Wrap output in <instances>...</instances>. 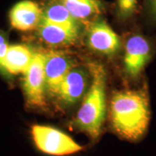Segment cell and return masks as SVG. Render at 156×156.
Instances as JSON below:
<instances>
[{
	"instance_id": "6da1fadb",
	"label": "cell",
	"mask_w": 156,
	"mask_h": 156,
	"mask_svg": "<svg viewBox=\"0 0 156 156\" xmlns=\"http://www.w3.org/2000/svg\"><path fill=\"white\" fill-rule=\"evenodd\" d=\"M110 119L114 131L123 139L132 142L141 139L151 120L147 87L114 91L111 98Z\"/></svg>"
},
{
	"instance_id": "7a4b0ae2",
	"label": "cell",
	"mask_w": 156,
	"mask_h": 156,
	"mask_svg": "<svg viewBox=\"0 0 156 156\" xmlns=\"http://www.w3.org/2000/svg\"><path fill=\"white\" fill-rule=\"evenodd\" d=\"M88 69L90 84L73 124L79 131L86 134L90 139L96 140L102 132L106 117L107 75L101 64L90 63Z\"/></svg>"
},
{
	"instance_id": "3957f363",
	"label": "cell",
	"mask_w": 156,
	"mask_h": 156,
	"mask_svg": "<svg viewBox=\"0 0 156 156\" xmlns=\"http://www.w3.org/2000/svg\"><path fill=\"white\" fill-rule=\"evenodd\" d=\"M122 48L124 74L132 80L137 79L153 58V45L144 35L132 33L123 41Z\"/></svg>"
},
{
	"instance_id": "277c9868",
	"label": "cell",
	"mask_w": 156,
	"mask_h": 156,
	"mask_svg": "<svg viewBox=\"0 0 156 156\" xmlns=\"http://www.w3.org/2000/svg\"><path fill=\"white\" fill-rule=\"evenodd\" d=\"M32 136L37 147L51 155L63 156L81 151L83 147L61 130L44 125H34Z\"/></svg>"
},
{
	"instance_id": "5b68a950",
	"label": "cell",
	"mask_w": 156,
	"mask_h": 156,
	"mask_svg": "<svg viewBox=\"0 0 156 156\" xmlns=\"http://www.w3.org/2000/svg\"><path fill=\"white\" fill-rule=\"evenodd\" d=\"M86 41L93 52L109 58L119 53L123 46L122 38L101 16L88 24Z\"/></svg>"
},
{
	"instance_id": "8992f818",
	"label": "cell",
	"mask_w": 156,
	"mask_h": 156,
	"mask_svg": "<svg viewBox=\"0 0 156 156\" xmlns=\"http://www.w3.org/2000/svg\"><path fill=\"white\" fill-rule=\"evenodd\" d=\"M44 54L46 90L55 98L64 78L78 64L73 55L62 48H51Z\"/></svg>"
},
{
	"instance_id": "52a82bcc",
	"label": "cell",
	"mask_w": 156,
	"mask_h": 156,
	"mask_svg": "<svg viewBox=\"0 0 156 156\" xmlns=\"http://www.w3.org/2000/svg\"><path fill=\"white\" fill-rule=\"evenodd\" d=\"M23 87L25 99L30 106H44L46 80L44 52L34 54L30 65L23 73Z\"/></svg>"
},
{
	"instance_id": "ba28073f",
	"label": "cell",
	"mask_w": 156,
	"mask_h": 156,
	"mask_svg": "<svg viewBox=\"0 0 156 156\" xmlns=\"http://www.w3.org/2000/svg\"><path fill=\"white\" fill-rule=\"evenodd\" d=\"M90 81L91 75L88 67L85 68L77 64L64 78L55 98L62 106H73L85 96Z\"/></svg>"
},
{
	"instance_id": "9c48e42d",
	"label": "cell",
	"mask_w": 156,
	"mask_h": 156,
	"mask_svg": "<svg viewBox=\"0 0 156 156\" xmlns=\"http://www.w3.org/2000/svg\"><path fill=\"white\" fill-rule=\"evenodd\" d=\"M43 11L36 2L23 0L9 12V22L13 28L20 31H30L37 28L42 18Z\"/></svg>"
},
{
	"instance_id": "30bf717a",
	"label": "cell",
	"mask_w": 156,
	"mask_h": 156,
	"mask_svg": "<svg viewBox=\"0 0 156 156\" xmlns=\"http://www.w3.org/2000/svg\"><path fill=\"white\" fill-rule=\"evenodd\" d=\"M37 28L41 39L51 48H62L75 44L82 33L42 20Z\"/></svg>"
},
{
	"instance_id": "8fae6325",
	"label": "cell",
	"mask_w": 156,
	"mask_h": 156,
	"mask_svg": "<svg viewBox=\"0 0 156 156\" xmlns=\"http://www.w3.org/2000/svg\"><path fill=\"white\" fill-rule=\"evenodd\" d=\"M73 17L85 24L91 23L105 12L106 5L102 0H58Z\"/></svg>"
},
{
	"instance_id": "7c38bea8",
	"label": "cell",
	"mask_w": 156,
	"mask_h": 156,
	"mask_svg": "<svg viewBox=\"0 0 156 156\" xmlns=\"http://www.w3.org/2000/svg\"><path fill=\"white\" fill-rule=\"evenodd\" d=\"M34 54L28 46L25 45L9 46L3 62L2 69L11 75L23 74L30 65Z\"/></svg>"
},
{
	"instance_id": "4fadbf2b",
	"label": "cell",
	"mask_w": 156,
	"mask_h": 156,
	"mask_svg": "<svg viewBox=\"0 0 156 156\" xmlns=\"http://www.w3.org/2000/svg\"><path fill=\"white\" fill-rule=\"evenodd\" d=\"M42 21L73 30L82 31L84 24L77 20L58 0H52L43 11Z\"/></svg>"
},
{
	"instance_id": "5bb4252c",
	"label": "cell",
	"mask_w": 156,
	"mask_h": 156,
	"mask_svg": "<svg viewBox=\"0 0 156 156\" xmlns=\"http://www.w3.org/2000/svg\"><path fill=\"white\" fill-rule=\"evenodd\" d=\"M139 7L140 0H115V18L119 24L127 25L135 19Z\"/></svg>"
},
{
	"instance_id": "9a60e30c",
	"label": "cell",
	"mask_w": 156,
	"mask_h": 156,
	"mask_svg": "<svg viewBox=\"0 0 156 156\" xmlns=\"http://www.w3.org/2000/svg\"><path fill=\"white\" fill-rule=\"evenodd\" d=\"M142 12L146 22L156 26V0H142Z\"/></svg>"
},
{
	"instance_id": "2e32d148",
	"label": "cell",
	"mask_w": 156,
	"mask_h": 156,
	"mask_svg": "<svg viewBox=\"0 0 156 156\" xmlns=\"http://www.w3.org/2000/svg\"><path fill=\"white\" fill-rule=\"evenodd\" d=\"M9 44L8 43L6 42L5 44L0 46V69H2V65L4 60H5V56L7 54V49H8Z\"/></svg>"
},
{
	"instance_id": "e0dca14e",
	"label": "cell",
	"mask_w": 156,
	"mask_h": 156,
	"mask_svg": "<svg viewBox=\"0 0 156 156\" xmlns=\"http://www.w3.org/2000/svg\"><path fill=\"white\" fill-rule=\"evenodd\" d=\"M6 42H7V38H6L5 35L0 32V46L2 45L3 44H5Z\"/></svg>"
}]
</instances>
